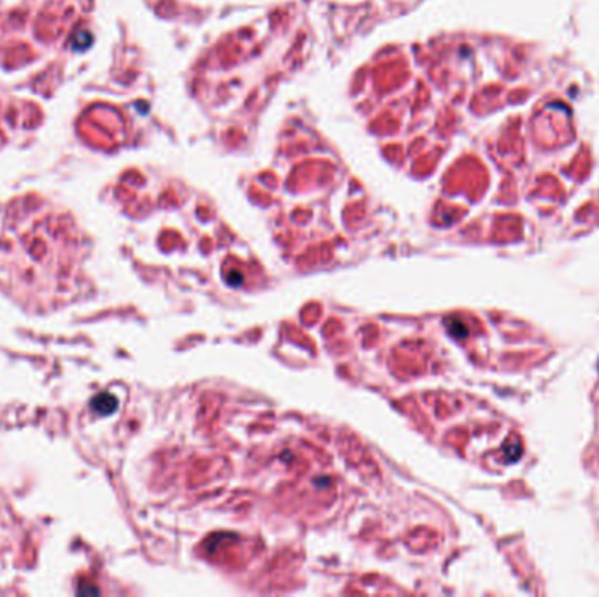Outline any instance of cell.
<instances>
[{"instance_id":"obj_1","label":"cell","mask_w":599,"mask_h":597,"mask_svg":"<svg viewBox=\"0 0 599 597\" xmlns=\"http://www.w3.org/2000/svg\"><path fill=\"white\" fill-rule=\"evenodd\" d=\"M83 249L70 221L9 216L0 226V291L28 314L76 303L83 294Z\"/></svg>"}]
</instances>
